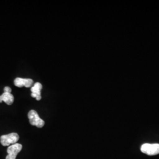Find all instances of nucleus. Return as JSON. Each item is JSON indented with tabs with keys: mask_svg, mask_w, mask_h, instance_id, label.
<instances>
[{
	"mask_svg": "<svg viewBox=\"0 0 159 159\" xmlns=\"http://www.w3.org/2000/svg\"><path fill=\"white\" fill-rule=\"evenodd\" d=\"M14 97L11 93H4L0 96V102H4L8 105H11L14 102Z\"/></svg>",
	"mask_w": 159,
	"mask_h": 159,
	"instance_id": "0eeeda50",
	"label": "nucleus"
},
{
	"mask_svg": "<svg viewBox=\"0 0 159 159\" xmlns=\"http://www.w3.org/2000/svg\"><path fill=\"white\" fill-rule=\"evenodd\" d=\"M33 80L30 79H22L16 78L14 80V85L18 87H22L25 86V87H31L33 84Z\"/></svg>",
	"mask_w": 159,
	"mask_h": 159,
	"instance_id": "39448f33",
	"label": "nucleus"
},
{
	"mask_svg": "<svg viewBox=\"0 0 159 159\" xmlns=\"http://www.w3.org/2000/svg\"><path fill=\"white\" fill-rule=\"evenodd\" d=\"M23 146L19 143H16L9 146L7 148L8 155L7 156L6 159H16L17 154L19 153L21 150Z\"/></svg>",
	"mask_w": 159,
	"mask_h": 159,
	"instance_id": "20e7f679",
	"label": "nucleus"
},
{
	"mask_svg": "<svg viewBox=\"0 0 159 159\" xmlns=\"http://www.w3.org/2000/svg\"><path fill=\"white\" fill-rule=\"evenodd\" d=\"M4 93H11V89L10 87H6L4 89Z\"/></svg>",
	"mask_w": 159,
	"mask_h": 159,
	"instance_id": "6e6552de",
	"label": "nucleus"
},
{
	"mask_svg": "<svg viewBox=\"0 0 159 159\" xmlns=\"http://www.w3.org/2000/svg\"><path fill=\"white\" fill-rule=\"evenodd\" d=\"M141 151L143 153L148 156H154L159 154V144H149L146 143L141 147Z\"/></svg>",
	"mask_w": 159,
	"mask_h": 159,
	"instance_id": "7ed1b4c3",
	"label": "nucleus"
},
{
	"mask_svg": "<svg viewBox=\"0 0 159 159\" xmlns=\"http://www.w3.org/2000/svg\"><path fill=\"white\" fill-rule=\"evenodd\" d=\"M28 117L30 120V123L31 125H35L39 128H41L44 125V121L40 118L37 112L35 110H32L29 111Z\"/></svg>",
	"mask_w": 159,
	"mask_h": 159,
	"instance_id": "f03ea898",
	"label": "nucleus"
},
{
	"mask_svg": "<svg viewBox=\"0 0 159 159\" xmlns=\"http://www.w3.org/2000/svg\"><path fill=\"white\" fill-rule=\"evenodd\" d=\"M19 140V136L17 133H12L8 134L1 136L0 137V142L3 146H8L10 144L17 143Z\"/></svg>",
	"mask_w": 159,
	"mask_h": 159,
	"instance_id": "f257e3e1",
	"label": "nucleus"
},
{
	"mask_svg": "<svg viewBox=\"0 0 159 159\" xmlns=\"http://www.w3.org/2000/svg\"><path fill=\"white\" fill-rule=\"evenodd\" d=\"M42 84L40 83H35L34 85L31 88V97L33 98H35L37 100H40L41 99V90L42 89Z\"/></svg>",
	"mask_w": 159,
	"mask_h": 159,
	"instance_id": "423d86ee",
	"label": "nucleus"
}]
</instances>
